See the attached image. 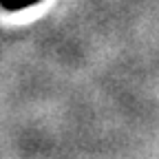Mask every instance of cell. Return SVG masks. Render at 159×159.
I'll list each match as a JSON object with an SVG mask.
<instances>
[{"instance_id": "obj_1", "label": "cell", "mask_w": 159, "mask_h": 159, "mask_svg": "<svg viewBox=\"0 0 159 159\" xmlns=\"http://www.w3.org/2000/svg\"><path fill=\"white\" fill-rule=\"evenodd\" d=\"M40 0H0V7L5 11H22L27 7H33L38 5Z\"/></svg>"}]
</instances>
